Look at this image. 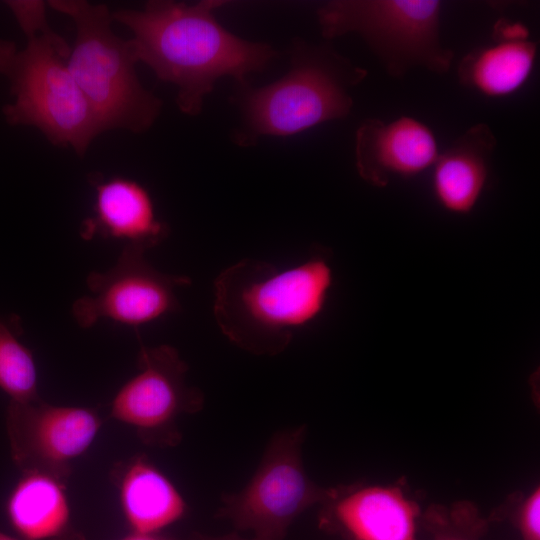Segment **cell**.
Returning <instances> with one entry per match:
<instances>
[{"instance_id":"6da1fadb","label":"cell","mask_w":540,"mask_h":540,"mask_svg":"<svg viewBox=\"0 0 540 540\" xmlns=\"http://www.w3.org/2000/svg\"><path fill=\"white\" fill-rule=\"evenodd\" d=\"M224 4L154 0L141 10L112 14L132 31L137 60L177 87V105L190 116L200 113L217 80L233 77L245 84L250 73L262 71L277 55L270 45L244 40L225 29L215 17Z\"/></svg>"},{"instance_id":"7a4b0ae2","label":"cell","mask_w":540,"mask_h":540,"mask_svg":"<svg viewBox=\"0 0 540 540\" xmlns=\"http://www.w3.org/2000/svg\"><path fill=\"white\" fill-rule=\"evenodd\" d=\"M334 273L317 252L290 267L243 259L221 271L213 285V315L221 333L258 356L285 351L297 332L324 311Z\"/></svg>"},{"instance_id":"3957f363","label":"cell","mask_w":540,"mask_h":540,"mask_svg":"<svg viewBox=\"0 0 540 540\" xmlns=\"http://www.w3.org/2000/svg\"><path fill=\"white\" fill-rule=\"evenodd\" d=\"M27 38L24 48L0 39V74L15 100L3 107L12 126L39 129L55 145L82 156L101 133L68 67L71 49L48 25L43 1H6Z\"/></svg>"},{"instance_id":"277c9868","label":"cell","mask_w":540,"mask_h":540,"mask_svg":"<svg viewBox=\"0 0 540 540\" xmlns=\"http://www.w3.org/2000/svg\"><path fill=\"white\" fill-rule=\"evenodd\" d=\"M366 76L328 45L296 43L284 77L260 88L240 85L241 124L233 140L248 147L262 136H291L344 118L353 106L350 89Z\"/></svg>"},{"instance_id":"5b68a950","label":"cell","mask_w":540,"mask_h":540,"mask_svg":"<svg viewBox=\"0 0 540 540\" xmlns=\"http://www.w3.org/2000/svg\"><path fill=\"white\" fill-rule=\"evenodd\" d=\"M48 3L75 24L76 40L68 67L101 132L147 130L160 113L161 101L141 85L131 42L113 33L109 9L83 0Z\"/></svg>"},{"instance_id":"8992f818","label":"cell","mask_w":540,"mask_h":540,"mask_svg":"<svg viewBox=\"0 0 540 540\" xmlns=\"http://www.w3.org/2000/svg\"><path fill=\"white\" fill-rule=\"evenodd\" d=\"M441 9L437 0H334L317 16L323 37L358 34L386 72L401 78L416 67L450 69L454 52L440 40Z\"/></svg>"},{"instance_id":"52a82bcc","label":"cell","mask_w":540,"mask_h":540,"mask_svg":"<svg viewBox=\"0 0 540 540\" xmlns=\"http://www.w3.org/2000/svg\"><path fill=\"white\" fill-rule=\"evenodd\" d=\"M305 434L304 425L276 433L248 484L221 496L216 516L237 530L251 531L255 540H284L305 510L329 500L335 487L317 485L304 469Z\"/></svg>"},{"instance_id":"ba28073f","label":"cell","mask_w":540,"mask_h":540,"mask_svg":"<svg viewBox=\"0 0 540 540\" xmlns=\"http://www.w3.org/2000/svg\"><path fill=\"white\" fill-rule=\"evenodd\" d=\"M137 368L115 394L110 417L134 428L146 445L174 447L182 439L178 419L200 411L204 395L186 383L188 366L170 345H142Z\"/></svg>"},{"instance_id":"9c48e42d","label":"cell","mask_w":540,"mask_h":540,"mask_svg":"<svg viewBox=\"0 0 540 540\" xmlns=\"http://www.w3.org/2000/svg\"><path fill=\"white\" fill-rule=\"evenodd\" d=\"M184 275L163 273L145 258V252L123 248L117 262L106 271H91L86 278L89 295L72 305V315L82 328L102 320L140 327L180 310L177 290L189 286Z\"/></svg>"},{"instance_id":"30bf717a","label":"cell","mask_w":540,"mask_h":540,"mask_svg":"<svg viewBox=\"0 0 540 540\" xmlns=\"http://www.w3.org/2000/svg\"><path fill=\"white\" fill-rule=\"evenodd\" d=\"M5 423L11 458L22 473H44L65 484L72 462L90 448L102 426L94 409L52 405L40 397L9 401Z\"/></svg>"},{"instance_id":"8fae6325","label":"cell","mask_w":540,"mask_h":540,"mask_svg":"<svg viewBox=\"0 0 540 540\" xmlns=\"http://www.w3.org/2000/svg\"><path fill=\"white\" fill-rule=\"evenodd\" d=\"M421 513L397 486L335 487L319 525L346 540H417Z\"/></svg>"},{"instance_id":"7c38bea8","label":"cell","mask_w":540,"mask_h":540,"mask_svg":"<svg viewBox=\"0 0 540 540\" xmlns=\"http://www.w3.org/2000/svg\"><path fill=\"white\" fill-rule=\"evenodd\" d=\"M438 155L433 131L410 116L390 122L365 119L356 131V169L374 187H386L395 177H415L432 167Z\"/></svg>"},{"instance_id":"4fadbf2b","label":"cell","mask_w":540,"mask_h":540,"mask_svg":"<svg viewBox=\"0 0 540 540\" xmlns=\"http://www.w3.org/2000/svg\"><path fill=\"white\" fill-rule=\"evenodd\" d=\"M89 181L95 198L93 214L79 229L82 239L118 241L123 248L146 252L168 237L170 229L158 217L152 196L141 183L119 176L105 179L99 174Z\"/></svg>"},{"instance_id":"5bb4252c","label":"cell","mask_w":540,"mask_h":540,"mask_svg":"<svg viewBox=\"0 0 540 540\" xmlns=\"http://www.w3.org/2000/svg\"><path fill=\"white\" fill-rule=\"evenodd\" d=\"M497 144L485 123L471 126L439 153L432 174V191L445 211L466 215L473 211L488 183Z\"/></svg>"},{"instance_id":"9a60e30c","label":"cell","mask_w":540,"mask_h":540,"mask_svg":"<svg viewBox=\"0 0 540 540\" xmlns=\"http://www.w3.org/2000/svg\"><path fill=\"white\" fill-rule=\"evenodd\" d=\"M65 485L44 473H22L6 502L7 518L22 540H85L72 525Z\"/></svg>"},{"instance_id":"2e32d148","label":"cell","mask_w":540,"mask_h":540,"mask_svg":"<svg viewBox=\"0 0 540 540\" xmlns=\"http://www.w3.org/2000/svg\"><path fill=\"white\" fill-rule=\"evenodd\" d=\"M120 471L115 477L120 506L131 532L159 533L184 517L183 496L146 457L131 459Z\"/></svg>"},{"instance_id":"e0dca14e","label":"cell","mask_w":540,"mask_h":540,"mask_svg":"<svg viewBox=\"0 0 540 540\" xmlns=\"http://www.w3.org/2000/svg\"><path fill=\"white\" fill-rule=\"evenodd\" d=\"M537 44L495 42L469 52L458 66L459 82L486 97L502 98L519 91L531 76Z\"/></svg>"},{"instance_id":"ac0fdd59","label":"cell","mask_w":540,"mask_h":540,"mask_svg":"<svg viewBox=\"0 0 540 540\" xmlns=\"http://www.w3.org/2000/svg\"><path fill=\"white\" fill-rule=\"evenodd\" d=\"M21 332L18 317L0 315V388L16 402L40 397L36 363L19 339Z\"/></svg>"},{"instance_id":"d6986e66","label":"cell","mask_w":540,"mask_h":540,"mask_svg":"<svg viewBox=\"0 0 540 540\" xmlns=\"http://www.w3.org/2000/svg\"><path fill=\"white\" fill-rule=\"evenodd\" d=\"M420 523L430 540H481L488 521L470 503L450 507L433 505L421 516Z\"/></svg>"},{"instance_id":"ffe728a7","label":"cell","mask_w":540,"mask_h":540,"mask_svg":"<svg viewBox=\"0 0 540 540\" xmlns=\"http://www.w3.org/2000/svg\"><path fill=\"white\" fill-rule=\"evenodd\" d=\"M505 511L519 530L521 540H540V489L511 502Z\"/></svg>"},{"instance_id":"44dd1931","label":"cell","mask_w":540,"mask_h":540,"mask_svg":"<svg viewBox=\"0 0 540 540\" xmlns=\"http://www.w3.org/2000/svg\"><path fill=\"white\" fill-rule=\"evenodd\" d=\"M495 42H522L529 40V28L520 21L499 19L492 30Z\"/></svg>"},{"instance_id":"7402d4cb","label":"cell","mask_w":540,"mask_h":540,"mask_svg":"<svg viewBox=\"0 0 540 540\" xmlns=\"http://www.w3.org/2000/svg\"><path fill=\"white\" fill-rule=\"evenodd\" d=\"M186 540H255V539L253 537L252 538L241 537L235 532L226 534V535H221V536H211V535L195 532L191 534Z\"/></svg>"},{"instance_id":"603a6c76","label":"cell","mask_w":540,"mask_h":540,"mask_svg":"<svg viewBox=\"0 0 540 540\" xmlns=\"http://www.w3.org/2000/svg\"><path fill=\"white\" fill-rule=\"evenodd\" d=\"M120 540H178L176 538L160 535L159 533L131 532Z\"/></svg>"},{"instance_id":"cb8c5ba5","label":"cell","mask_w":540,"mask_h":540,"mask_svg":"<svg viewBox=\"0 0 540 540\" xmlns=\"http://www.w3.org/2000/svg\"><path fill=\"white\" fill-rule=\"evenodd\" d=\"M0 540H18V539L0 531Z\"/></svg>"}]
</instances>
